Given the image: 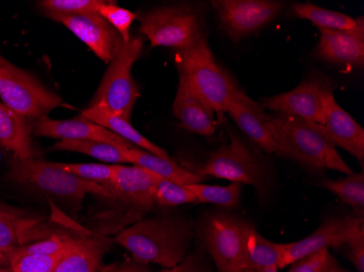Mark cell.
<instances>
[{"instance_id":"obj_39","label":"cell","mask_w":364,"mask_h":272,"mask_svg":"<svg viewBox=\"0 0 364 272\" xmlns=\"http://www.w3.org/2000/svg\"><path fill=\"white\" fill-rule=\"evenodd\" d=\"M116 266L117 265H109V266H101L97 272H116Z\"/></svg>"},{"instance_id":"obj_13","label":"cell","mask_w":364,"mask_h":272,"mask_svg":"<svg viewBox=\"0 0 364 272\" xmlns=\"http://www.w3.org/2000/svg\"><path fill=\"white\" fill-rule=\"evenodd\" d=\"M156 180L157 175L138 165H112L110 200L119 202L136 220L154 207Z\"/></svg>"},{"instance_id":"obj_44","label":"cell","mask_w":364,"mask_h":272,"mask_svg":"<svg viewBox=\"0 0 364 272\" xmlns=\"http://www.w3.org/2000/svg\"><path fill=\"white\" fill-rule=\"evenodd\" d=\"M8 272H11V271H10V270H9V269H8Z\"/></svg>"},{"instance_id":"obj_22","label":"cell","mask_w":364,"mask_h":272,"mask_svg":"<svg viewBox=\"0 0 364 272\" xmlns=\"http://www.w3.org/2000/svg\"><path fill=\"white\" fill-rule=\"evenodd\" d=\"M173 111L180 126L190 132L202 136H212L218 129L215 112L194 95L185 82L179 81L177 94L173 100Z\"/></svg>"},{"instance_id":"obj_5","label":"cell","mask_w":364,"mask_h":272,"mask_svg":"<svg viewBox=\"0 0 364 272\" xmlns=\"http://www.w3.org/2000/svg\"><path fill=\"white\" fill-rule=\"evenodd\" d=\"M144 46L141 36L124 43L109 63L107 71L91 102V107H101L131 121L140 93L132 77V67L140 58Z\"/></svg>"},{"instance_id":"obj_7","label":"cell","mask_w":364,"mask_h":272,"mask_svg":"<svg viewBox=\"0 0 364 272\" xmlns=\"http://www.w3.org/2000/svg\"><path fill=\"white\" fill-rule=\"evenodd\" d=\"M0 97L22 118L38 120L63 105L57 94L36 77L16 67L0 55Z\"/></svg>"},{"instance_id":"obj_28","label":"cell","mask_w":364,"mask_h":272,"mask_svg":"<svg viewBox=\"0 0 364 272\" xmlns=\"http://www.w3.org/2000/svg\"><path fill=\"white\" fill-rule=\"evenodd\" d=\"M131 147V146H130ZM129 147L120 146L112 143L101 141H70L63 140L57 142L52 147L53 151H73L79 154L87 155L92 158L109 163L112 165H126L128 163L126 151Z\"/></svg>"},{"instance_id":"obj_20","label":"cell","mask_w":364,"mask_h":272,"mask_svg":"<svg viewBox=\"0 0 364 272\" xmlns=\"http://www.w3.org/2000/svg\"><path fill=\"white\" fill-rule=\"evenodd\" d=\"M112 243L103 235L79 234L53 272H97Z\"/></svg>"},{"instance_id":"obj_8","label":"cell","mask_w":364,"mask_h":272,"mask_svg":"<svg viewBox=\"0 0 364 272\" xmlns=\"http://www.w3.org/2000/svg\"><path fill=\"white\" fill-rule=\"evenodd\" d=\"M140 32L152 47L183 49L203 34L198 14L187 6H165L141 16Z\"/></svg>"},{"instance_id":"obj_25","label":"cell","mask_w":364,"mask_h":272,"mask_svg":"<svg viewBox=\"0 0 364 272\" xmlns=\"http://www.w3.org/2000/svg\"><path fill=\"white\" fill-rule=\"evenodd\" d=\"M126 155L130 165H138L154 173L157 177L169 180L175 183L189 185V184L201 183L203 180V177L198 173H191L185 168L180 167L173 159L156 156L139 147H129Z\"/></svg>"},{"instance_id":"obj_24","label":"cell","mask_w":364,"mask_h":272,"mask_svg":"<svg viewBox=\"0 0 364 272\" xmlns=\"http://www.w3.org/2000/svg\"><path fill=\"white\" fill-rule=\"evenodd\" d=\"M82 118L87 119L94 124H100L103 128L107 129L110 132L118 135L119 138H124L130 144L134 145L143 151H149L151 154L156 155L163 158H171L168 153L165 149L155 145L154 143L147 140L139 131L134 128L131 121H128L122 116L112 114L108 110L101 107H91L83 110L80 114Z\"/></svg>"},{"instance_id":"obj_15","label":"cell","mask_w":364,"mask_h":272,"mask_svg":"<svg viewBox=\"0 0 364 272\" xmlns=\"http://www.w3.org/2000/svg\"><path fill=\"white\" fill-rule=\"evenodd\" d=\"M54 21L63 23L104 62H112L124 43L119 33L98 13L61 16Z\"/></svg>"},{"instance_id":"obj_1","label":"cell","mask_w":364,"mask_h":272,"mask_svg":"<svg viewBox=\"0 0 364 272\" xmlns=\"http://www.w3.org/2000/svg\"><path fill=\"white\" fill-rule=\"evenodd\" d=\"M269 128L277 154L294 159L314 173L335 170L347 175L353 173L329 140L322 124L276 114L269 116Z\"/></svg>"},{"instance_id":"obj_38","label":"cell","mask_w":364,"mask_h":272,"mask_svg":"<svg viewBox=\"0 0 364 272\" xmlns=\"http://www.w3.org/2000/svg\"><path fill=\"white\" fill-rule=\"evenodd\" d=\"M116 272H151V270L143 263L130 261L116 266Z\"/></svg>"},{"instance_id":"obj_30","label":"cell","mask_w":364,"mask_h":272,"mask_svg":"<svg viewBox=\"0 0 364 272\" xmlns=\"http://www.w3.org/2000/svg\"><path fill=\"white\" fill-rule=\"evenodd\" d=\"M187 186L193 192L198 202L202 204H213L225 208L238 207L240 204L242 184L231 183L226 186H218L196 183Z\"/></svg>"},{"instance_id":"obj_18","label":"cell","mask_w":364,"mask_h":272,"mask_svg":"<svg viewBox=\"0 0 364 272\" xmlns=\"http://www.w3.org/2000/svg\"><path fill=\"white\" fill-rule=\"evenodd\" d=\"M226 114L257 146L269 154H277V147L269 128V116L259 104L238 89L227 106Z\"/></svg>"},{"instance_id":"obj_42","label":"cell","mask_w":364,"mask_h":272,"mask_svg":"<svg viewBox=\"0 0 364 272\" xmlns=\"http://www.w3.org/2000/svg\"><path fill=\"white\" fill-rule=\"evenodd\" d=\"M259 272H278L277 268L272 267V268H267V269L262 270V271Z\"/></svg>"},{"instance_id":"obj_43","label":"cell","mask_w":364,"mask_h":272,"mask_svg":"<svg viewBox=\"0 0 364 272\" xmlns=\"http://www.w3.org/2000/svg\"><path fill=\"white\" fill-rule=\"evenodd\" d=\"M0 272H8V268H0Z\"/></svg>"},{"instance_id":"obj_10","label":"cell","mask_w":364,"mask_h":272,"mask_svg":"<svg viewBox=\"0 0 364 272\" xmlns=\"http://www.w3.org/2000/svg\"><path fill=\"white\" fill-rule=\"evenodd\" d=\"M65 231L68 229L43 214L0 202V251L7 259L16 249Z\"/></svg>"},{"instance_id":"obj_17","label":"cell","mask_w":364,"mask_h":272,"mask_svg":"<svg viewBox=\"0 0 364 272\" xmlns=\"http://www.w3.org/2000/svg\"><path fill=\"white\" fill-rule=\"evenodd\" d=\"M33 133L41 138H59L60 141H101L120 146H134L107 129L82 116L70 120H54L44 116L36 120Z\"/></svg>"},{"instance_id":"obj_37","label":"cell","mask_w":364,"mask_h":272,"mask_svg":"<svg viewBox=\"0 0 364 272\" xmlns=\"http://www.w3.org/2000/svg\"><path fill=\"white\" fill-rule=\"evenodd\" d=\"M201 263L194 254L187 255L178 265L173 268H165L159 272H201Z\"/></svg>"},{"instance_id":"obj_14","label":"cell","mask_w":364,"mask_h":272,"mask_svg":"<svg viewBox=\"0 0 364 272\" xmlns=\"http://www.w3.org/2000/svg\"><path fill=\"white\" fill-rule=\"evenodd\" d=\"M328 89H331V85L324 80L309 77L292 91L265 98L259 106L282 116H294L306 121L323 124V96Z\"/></svg>"},{"instance_id":"obj_36","label":"cell","mask_w":364,"mask_h":272,"mask_svg":"<svg viewBox=\"0 0 364 272\" xmlns=\"http://www.w3.org/2000/svg\"><path fill=\"white\" fill-rule=\"evenodd\" d=\"M347 246V256L358 272H364V233L353 237Z\"/></svg>"},{"instance_id":"obj_31","label":"cell","mask_w":364,"mask_h":272,"mask_svg":"<svg viewBox=\"0 0 364 272\" xmlns=\"http://www.w3.org/2000/svg\"><path fill=\"white\" fill-rule=\"evenodd\" d=\"M154 202L155 206L166 208L198 202V198L187 185L175 183L161 177H157Z\"/></svg>"},{"instance_id":"obj_3","label":"cell","mask_w":364,"mask_h":272,"mask_svg":"<svg viewBox=\"0 0 364 272\" xmlns=\"http://www.w3.org/2000/svg\"><path fill=\"white\" fill-rule=\"evenodd\" d=\"M175 62L179 79L185 82L190 91L220 119L224 118L227 106L238 91V87L215 60L204 34L193 44L177 50Z\"/></svg>"},{"instance_id":"obj_23","label":"cell","mask_w":364,"mask_h":272,"mask_svg":"<svg viewBox=\"0 0 364 272\" xmlns=\"http://www.w3.org/2000/svg\"><path fill=\"white\" fill-rule=\"evenodd\" d=\"M28 120L0 103V146L20 161L34 159L38 156L31 138Z\"/></svg>"},{"instance_id":"obj_33","label":"cell","mask_w":364,"mask_h":272,"mask_svg":"<svg viewBox=\"0 0 364 272\" xmlns=\"http://www.w3.org/2000/svg\"><path fill=\"white\" fill-rule=\"evenodd\" d=\"M60 169L67 173L92 182L105 186L109 190L112 180V165H104V163H55Z\"/></svg>"},{"instance_id":"obj_16","label":"cell","mask_w":364,"mask_h":272,"mask_svg":"<svg viewBox=\"0 0 364 272\" xmlns=\"http://www.w3.org/2000/svg\"><path fill=\"white\" fill-rule=\"evenodd\" d=\"M323 109L324 121L322 126L331 142L348 151L363 167V128L337 104L332 89H327L323 96Z\"/></svg>"},{"instance_id":"obj_9","label":"cell","mask_w":364,"mask_h":272,"mask_svg":"<svg viewBox=\"0 0 364 272\" xmlns=\"http://www.w3.org/2000/svg\"><path fill=\"white\" fill-rule=\"evenodd\" d=\"M198 175L228 180L231 183L242 185L250 184L264 194L265 179L261 163L234 133H229L228 144H223L210 155Z\"/></svg>"},{"instance_id":"obj_29","label":"cell","mask_w":364,"mask_h":272,"mask_svg":"<svg viewBox=\"0 0 364 272\" xmlns=\"http://www.w3.org/2000/svg\"><path fill=\"white\" fill-rule=\"evenodd\" d=\"M321 186L332 192L343 204L355 210V214L363 216L364 212V175L363 173H351L345 179L323 180Z\"/></svg>"},{"instance_id":"obj_27","label":"cell","mask_w":364,"mask_h":272,"mask_svg":"<svg viewBox=\"0 0 364 272\" xmlns=\"http://www.w3.org/2000/svg\"><path fill=\"white\" fill-rule=\"evenodd\" d=\"M294 16L308 20L318 30L353 31L364 26L363 19H353L347 14L324 9L313 4H294L291 6Z\"/></svg>"},{"instance_id":"obj_11","label":"cell","mask_w":364,"mask_h":272,"mask_svg":"<svg viewBox=\"0 0 364 272\" xmlns=\"http://www.w3.org/2000/svg\"><path fill=\"white\" fill-rule=\"evenodd\" d=\"M361 233H364L363 216L350 214L327 219L312 234L296 242L288 243L279 269L316 251L345 246Z\"/></svg>"},{"instance_id":"obj_32","label":"cell","mask_w":364,"mask_h":272,"mask_svg":"<svg viewBox=\"0 0 364 272\" xmlns=\"http://www.w3.org/2000/svg\"><path fill=\"white\" fill-rule=\"evenodd\" d=\"M103 0H43L38 7L49 19H56L61 16L97 13L98 7Z\"/></svg>"},{"instance_id":"obj_41","label":"cell","mask_w":364,"mask_h":272,"mask_svg":"<svg viewBox=\"0 0 364 272\" xmlns=\"http://www.w3.org/2000/svg\"><path fill=\"white\" fill-rule=\"evenodd\" d=\"M4 266H8V259L5 254L0 251V268H5Z\"/></svg>"},{"instance_id":"obj_12","label":"cell","mask_w":364,"mask_h":272,"mask_svg":"<svg viewBox=\"0 0 364 272\" xmlns=\"http://www.w3.org/2000/svg\"><path fill=\"white\" fill-rule=\"evenodd\" d=\"M227 36L239 42L275 19L283 4L271 0H218L213 1Z\"/></svg>"},{"instance_id":"obj_4","label":"cell","mask_w":364,"mask_h":272,"mask_svg":"<svg viewBox=\"0 0 364 272\" xmlns=\"http://www.w3.org/2000/svg\"><path fill=\"white\" fill-rule=\"evenodd\" d=\"M7 178L28 189L73 202L75 205H80L89 194L106 200L112 198V193L105 186L80 179L60 169L55 163L38 158L28 161L14 158Z\"/></svg>"},{"instance_id":"obj_35","label":"cell","mask_w":364,"mask_h":272,"mask_svg":"<svg viewBox=\"0 0 364 272\" xmlns=\"http://www.w3.org/2000/svg\"><path fill=\"white\" fill-rule=\"evenodd\" d=\"M336 263L329 249H322L294 261L288 272H324Z\"/></svg>"},{"instance_id":"obj_21","label":"cell","mask_w":364,"mask_h":272,"mask_svg":"<svg viewBox=\"0 0 364 272\" xmlns=\"http://www.w3.org/2000/svg\"><path fill=\"white\" fill-rule=\"evenodd\" d=\"M65 249V239L60 235H53L10 254L8 269L11 272H53Z\"/></svg>"},{"instance_id":"obj_19","label":"cell","mask_w":364,"mask_h":272,"mask_svg":"<svg viewBox=\"0 0 364 272\" xmlns=\"http://www.w3.org/2000/svg\"><path fill=\"white\" fill-rule=\"evenodd\" d=\"M313 56L334 65L362 67L364 63V26L353 31L322 28Z\"/></svg>"},{"instance_id":"obj_26","label":"cell","mask_w":364,"mask_h":272,"mask_svg":"<svg viewBox=\"0 0 364 272\" xmlns=\"http://www.w3.org/2000/svg\"><path fill=\"white\" fill-rule=\"evenodd\" d=\"M287 244L272 242L253 229L247 244V259L243 272H259L267 268L279 269Z\"/></svg>"},{"instance_id":"obj_34","label":"cell","mask_w":364,"mask_h":272,"mask_svg":"<svg viewBox=\"0 0 364 272\" xmlns=\"http://www.w3.org/2000/svg\"><path fill=\"white\" fill-rule=\"evenodd\" d=\"M97 13L119 33L124 43L131 40L130 28L138 18V14L104 0L98 7Z\"/></svg>"},{"instance_id":"obj_2","label":"cell","mask_w":364,"mask_h":272,"mask_svg":"<svg viewBox=\"0 0 364 272\" xmlns=\"http://www.w3.org/2000/svg\"><path fill=\"white\" fill-rule=\"evenodd\" d=\"M192 232L177 218L139 220L120 231L112 242L130 251L134 261L173 268L187 256Z\"/></svg>"},{"instance_id":"obj_6","label":"cell","mask_w":364,"mask_h":272,"mask_svg":"<svg viewBox=\"0 0 364 272\" xmlns=\"http://www.w3.org/2000/svg\"><path fill=\"white\" fill-rule=\"evenodd\" d=\"M253 229L251 222L232 214L215 212L206 216L202 224V241L218 272L245 271Z\"/></svg>"},{"instance_id":"obj_40","label":"cell","mask_w":364,"mask_h":272,"mask_svg":"<svg viewBox=\"0 0 364 272\" xmlns=\"http://www.w3.org/2000/svg\"><path fill=\"white\" fill-rule=\"evenodd\" d=\"M324 272H349L347 270L343 269V268L339 267L338 263H334V265L331 266L328 269L325 270Z\"/></svg>"}]
</instances>
